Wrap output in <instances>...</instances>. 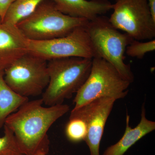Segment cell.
<instances>
[{"instance_id":"6da1fadb","label":"cell","mask_w":155,"mask_h":155,"mask_svg":"<svg viewBox=\"0 0 155 155\" xmlns=\"http://www.w3.org/2000/svg\"><path fill=\"white\" fill-rule=\"evenodd\" d=\"M41 98L28 101L6 119L4 125L13 131L23 155H47L50 148L48 130L69 110L67 104L44 107Z\"/></svg>"},{"instance_id":"7a4b0ae2","label":"cell","mask_w":155,"mask_h":155,"mask_svg":"<svg viewBox=\"0 0 155 155\" xmlns=\"http://www.w3.org/2000/svg\"><path fill=\"white\" fill-rule=\"evenodd\" d=\"M92 59L69 57L48 62L49 82L41 99L44 104L53 106L63 104L76 93L88 78Z\"/></svg>"},{"instance_id":"3957f363","label":"cell","mask_w":155,"mask_h":155,"mask_svg":"<svg viewBox=\"0 0 155 155\" xmlns=\"http://www.w3.org/2000/svg\"><path fill=\"white\" fill-rule=\"evenodd\" d=\"M86 28L95 58H101L107 61L123 78L132 83L134 75L130 65L125 63V54L127 46L134 39L115 28L109 18L104 15L89 21Z\"/></svg>"},{"instance_id":"277c9868","label":"cell","mask_w":155,"mask_h":155,"mask_svg":"<svg viewBox=\"0 0 155 155\" xmlns=\"http://www.w3.org/2000/svg\"><path fill=\"white\" fill-rule=\"evenodd\" d=\"M89 21L65 15L58 11L51 0H44L30 16L17 26L28 40L45 41L67 35Z\"/></svg>"},{"instance_id":"5b68a950","label":"cell","mask_w":155,"mask_h":155,"mask_svg":"<svg viewBox=\"0 0 155 155\" xmlns=\"http://www.w3.org/2000/svg\"><path fill=\"white\" fill-rule=\"evenodd\" d=\"M130 84L107 61L101 58H93L89 75L73 101L74 108L99 98L107 97L116 101L124 98Z\"/></svg>"},{"instance_id":"8992f818","label":"cell","mask_w":155,"mask_h":155,"mask_svg":"<svg viewBox=\"0 0 155 155\" xmlns=\"http://www.w3.org/2000/svg\"><path fill=\"white\" fill-rule=\"evenodd\" d=\"M6 83L22 96L42 94L49 82L48 62L30 54H25L4 70Z\"/></svg>"},{"instance_id":"52a82bcc","label":"cell","mask_w":155,"mask_h":155,"mask_svg":"<svg viewBox=\"0 0 155 155\" xmlns=\"http://www.w3.org/2000/svg\"><path fill=\"white\" fill-rule=\"evenodd\" d=\"M113 13L109 18L113 26L137 40L155 37V21L147 0H115Z\"/></svg>"},{"instance_id":"ba28073f","label":"cell","mask_w":155,"mask_h":155,"mask_svg":"<svg viewBox=\"0 0 155 155\" xmlns=\"http://www.w3.org/2000/svg\"><path fill=\"white\" fill-rule=\"evenodd\" d=\"M86 26L77 27L62 37L45 41L28 40V53L47 61L69 57L95 58Z\"/></svg>"},{"instance_id":"9c48e42d","label":"cell","mask_w":155,"mask_h":155,"mask_svg":"<svg viewBox=\"0 0 155 155\" xmlns=\"http://www.w3.org/2000/svg\"><path fill=\"white\" fill-rule=\"evenodd\" d=\"M116 100L107 97L99 98L77 108H73L70 117L83 120L87 127L84 141L91 155H100V146L106 122Z\"/></svg>"},{"instance_id":"30bf717a","label":"cell","mask_w":155,"mask_h":155,"mask_svg":"<svg viewBox=\"0 0 155 155\" xmlns=\"http://www.w3.org/2000/svg\"><path fill=\"white\" fill-rule=\"evenodd\" d=\"M28 41L17 25L0 21V69L5 70L28 53Z\"/></svg>"},{"instance_id":"8fae6325","label":"cell","mask_w":155,"mask_h":155,"mask_svg":"<svg viewBox=\"0 0 155 155\" xmlns=\"http://www.w3.org/2000/svg\"><path fill=\"white\" fill-rule=\"evenodd\" d=\"M58 11L65 15L83 18L89 21L104 15L113 9L108 0H51Z\"/></svg>"},{"instance_id":"7c38bea8","label":"cell","mask_w":155,"mask_h":155,"mask_svg":"<svg viewBox=\"0 0 155 155\" xmlns=\"http://www.w3.org/2000/svg\"><path fill=\"white\" fill-rule=\"evenodd\" d=\"M129 121L130 116L127 114L126 128L123 136L118 142L108 147L103 155H124L137 142L155 130V122L148 120L146 117L144 103L142 107L141 119L137 126L131 128Z\"/></svg>"},{"instance_id":"4fadbf2b","label":"cell","mask_w":155,"mask_h":155,"mask_svg":"<svg viewBox=\"0 0 155 155\" xmlns=\"http://www.w3.org/2000/svg\"><path fill=\"white\" fill-rule=\"evenodd\" d=\"M28 101L8 85L4 78V70L0 69V128L4 127L6 119Z\"/></svg>"},{"instance_id":"5bb4252c","label":"cell","mask_w":155,"mask_h":155,"mask_svg":"<svg viewBox=\"0 0 155 155\" xmlns=\"http://www.w3.org/2000/svg\"><path fill=\"white\" fill-rule=\"evenodd\" d=\"M44 0H15L9 6L1 22L17 25L22 19L30 16Z\"/></svg>"},{"instance_id":"9a60e30c","label":"cell","mask_w":155,"mask_h":155,"mask_svg":"<svg viewBox=\"0 0 155 155\" xmlns=\"http://www.w3.org/2000/svg\"><path fill=\"white\" fill-rule=\"evenodd\" d=\"M65 134L68 140L72 142L84 141L87 134L86 125L81 119L69 117L65 127Z\"/></svg>"},{"instance_id":"2e32d148","label":"cell","mask_w":155,"mask_h":155,"mask_svg":"<svg viewBox=\"0 0 155 155\" xmlns=\"http://www.w3.org/2000/svg\"><path fill=\"white\" fill-rule=\"evenodd\" d=\"M4 127V136L0 137V155H23L13 131L5 125Z\"/></svg>"},{"instance_id":"e0dca14e","label":"cell","mask_w":155,"mask_h":155,"mask_svg":"<svg viewBox=\"0 0 155 155\" xmlns=\"http://www.w3.org/2000/svg\"><path fill=\"white\" fill-rule=\"evenodd\" d=\"M155 50V39L143 42L134 39L127 46L125 54L131 58L141 59L147 53L153 51Z\"/></svg>"},{"instance_id":"ac0fdd59","label":"cell","mask_w":155,"mask_h":155,"mask_svg":"<svg viewBox=\"0 0 155 155\" xmlns=\"http://www.w3.org/2000/svg\"><path fill=\"white\" fill-rule=\"evenodd\" d=\"M15 0H0V21H2L9 6Z\"/></svg>"},{"instance_id":"d6986e66","label":"cell","mask_w":155,"mask_h":155,"mask_svg":"<svg viewBox=\"0 0 155 155\" xmlns=\"http://www.w3.org/2000/svg\"><path fill=\"white\" fill-rule=\"evenodd\" d=\"M147 2L153 19L155 21V0H147Z\"/></svg>"},{"instance_id":"ffe728a7","label":"cell","mask_w":155,"mask_h":155,"mask_svg":"<svg viewBox=\"0 0 155 155\" xmlns=\"http://www.w3.org/2000/svg\"><path fill=\"white\" fill-rule=\"evenodd\" d=\"M36 155H47L43 153H40Z\"/></svg>"}]
</instances>
